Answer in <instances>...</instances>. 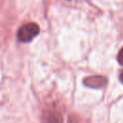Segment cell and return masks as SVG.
Instances as JSON below:
<instances>
[{
  "label": "cell",
  "mask_w": 123,
  "mask_h": 123,
  "mask_svg": "<svg viewBox=\"0 0 123 123\" xmlns=\"http://www.w3.org/2000/svg\"><path fill=\"white\" fill-rule=\"evenodd\" d=\"M39 33V27L34 22L22 25L17 31V38L21 42H29Z\"/></svg>",
  "instance_id": "cell-1"
},
{
  "label": "cell",
  "mask_w": 123,
  "mask_h": 123,
  "mask_svg": "<svg viewBox=\"0 0 123 123\" xmlns=\"http://www.w3.org/2000/svg\"><path fill=\"white\" fill-rule=\"evenodd\" d=\"M119 79H120L121 83L123 84V71H121V73H120V75H119Z\"/></svg>",
  "instance_id": "cell-4"
},
{
  "label": "cell",
  "mask_w": 123,
  "mask_h": 123,
  "mask_svg": "<svg viewBox=\"0 0 123 123\" xmlns=\"http://www.w3.org/2000/svg\"><path fill=\"white\" fill-rule=\"evenodd\" d=\"M107 83V80L103 76H89L84 80V84L92 88H99L105 86Z\"/></svg>",
  "instance_id": "cell-2"
},
{
  "label": "cell",
  "mask_w": 123,
  "mask_h": 123,
  "mask_svg": "<svg viewBox=\"0 0 123 123\" xmlns=\"http://www.w3.org/2000/svg\"><path fill=\"white\" fill-rule=\"evenodd\" d=\"M117 61L119 62V63L121 65H123V47L120 49L118 55H117Z\"/></svg>",
  "instance_id": "cell-3"
}]
</instances>
